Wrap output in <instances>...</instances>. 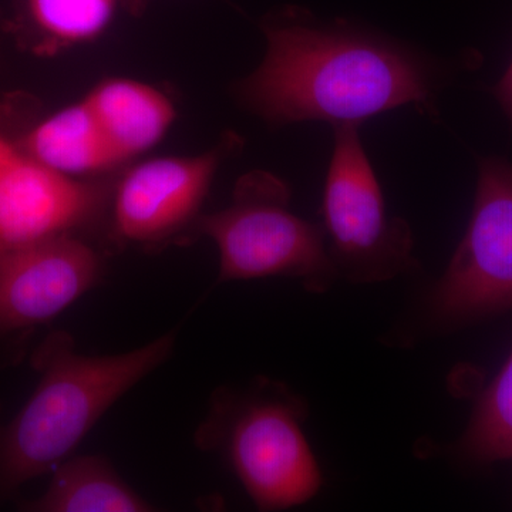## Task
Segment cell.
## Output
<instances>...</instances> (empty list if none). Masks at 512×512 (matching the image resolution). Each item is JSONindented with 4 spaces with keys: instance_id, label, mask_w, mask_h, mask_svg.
<instances>
[{
    "instance_id": "1",
    "label": "cell",
    "mask_w": 512,
    "mask_h": 512,
    "mask_svg": "<svg viewBox=\"0 0 512 512\" xmlns=\"http://www.w3.org/2000/svg\"><path fill=\"white\" fill-rule=\"evenodd\" d=\"M266 53L235 87L239 103L272 126L332 127L402 107L431 120L454 69L426 50L346 19L322 20L288 6L262 20Z\"/></svg>"
},
{
    "instance_id": "2",
    "label": "cell",
    "mask_w": 512,
    "mask_h": 512,
    "mask_svg": "<svg viewBox=\"0 0 512 512\" xmlns=\"http://www.w3.org/2000/svg\"><path fill=\"white\" fill-rule=\"evenodd\" d=\"M174 342L170 333L121 355L84 356L67 333L50 335L33 360L40 373L35 392L0 423V491L55 470L117 400L163 365Z\"/></svg>"
},
{
    "instance_id": "3",
    "label": "cell",
    "mask_w": 512,
    "mask_h": 512,
    "mask_svg": "<svg viewBox=\"0 0 512 512\" xmlns=\"http://www.w3.org/2000/svg\"><path fill=\"white\" fill-rule=\"evenodd\" d=\"M306 414L301 397L261 379L247 389L217 392L197 441L228 461L258 510H288L311 501L322 487L302 430Z\"/></svg>"
},
{
    "instance_id": "4",
    "label": "cell",
    "mask_w": 512,
    "mask_h": 512,
    "mask_svg": "<svg viewBox=\"0 0 512 512\" xmlns=\"http://www.w3.org/2000/svg\"><path fill=\"white\" fill-rule=\"evenodd\" d=\"M291 188L266 171L238 181L231 204L201 215L194 234L215 242L220 251L218 282L285 276L308 292L329 291L339 279L322 224L291 211Z\"/></svg>"
},
{
    "instance_id": "5",
    "label": "cell",
    "mask_w": 512,
    "mask_h": 512,
    "mask_svg": "<svg viewBox=\"0 0 512 512\" xmlns=\"http://www.w3.org/2000/svg\"><path fill=\"white\" fill-rule=\"evenodd\" d=\"M322 217L339 278L373 284L416 268L412 228L387 212L382 187L355 124L333 127Z\"/></svg>"
},
{
    "instance_id": "6",
    "label": "cell",
    "mask_w": 512,
    "mask_h": 512,
    "mask_svg": "<svg viewBox=\"0 0 512 512\" xmlns=\"http://www.w3.org/2000/svg\"><path fill=\"white\" fill-rule=\"evenodd\" d=\"M444 326H460L512 309V164H478L470 224L431 296Z\"/></svg>"
},
{
    "instance_id": "7",
    "label": "cell",
    "mask_w": 512,
    "mask_h": 512,
    "mask_svg": "<svg viewBox=\"0 0 512 512\" xmlns=\"http://www.w3.org/2000/svg\"><path fill=\"white\" fill-rule=\"evenodd\" d=\"M241 140L192 157H161L136 165L113 188L111 227L124 242L158 245L192 231L218 168Z\"/></svg>"
},
{
    "instance_id": "8",
    "label": "cell",
    "mask_w": 512,
    "mask_h": 512,
    "mask_svg": "<svg viewBox=\"0 0 512 512\" xmlns=\"http://www.w3.org/2000/svg\"><path fill=\"white\" fill-rule=\"evenodd\" d=\"M107 184L70 177L16 151L0 170V252L76 235L111 204Z\"/></svg>"
},
{
    "instance_id": "9",
    "label": "cell",
    "mask_w": 512,
    "mask_h": 512,
    "mask_svg": "<svg viewBox=\"0 0 512 512\" xmlns=\"http://www.w3.org/2000/svg\"><path fill=\"white\" fill-rule=\"evenodd\" d=\"M99 252L77 235L0 252V335L56 318L99 284Z\"/></svg>"
},
{
    "instance_id": "10",
    "label": "cell",
    "mask_w": 512,
    "mask_h": 512,
    "mask_svg": "<svg viewBox=\"0 0 512 512\" xmlns=\"http://www.w3.org/2000/svg\"><path fill=\"white\" fill-rule=\"evenodd\" d=\"M84 101L123 163L156 146L175 120L173 101L137 80H104Z\"/></svg>"
},
{
    "instance_id": "11",
    "label": "cell",
    "mask_w": 512,
    "mask_h": 512,
    "mask_svg": "<svg viewBox=\"0 0 512 512\" xmlns=\"http://www.w3.org/2000/svg\"><path fill=\"white\" fill-rule=\"evenodd\" d=\"M15 146L37 163L76 178L123 164L84 99L47 117Z\"/></svg>"
},
{
    "instance_id": "12",
    "label": "cell",
    "mask_w": 512,
    "mask_h": 512,
    "mask_svg": "<svg viewBox=\"0 0 512 512\" xmlns=\"http://www.w3.org/2000/svg\"><path fill=\"white\" fill-rule=\"evenodd\" d=\"M39 512H146L153 511L141 495L121 480L109 461L84 456L63 461L55 468L46 493L28 505Z\"/></svg>"
},
{
    "instance_id": "13",
    "label": "cell",
    "mask_w": 512,
    "mask_h": 512,
    "mask_svg": "<svg viewBox=\"0 0 512 512\" xmlns=\"http://www.w3.org/2000/svg\"><path fill=\"white\" fill-rule=\"evenodd\" d=\"M458 453L478 464L512 460V352L481 394Z\"/></svg>"
},
{
    "instance_id": "14",
    "label": "cell",
    "mask_w": 512,
    "mask_h": 512,
    "mask_svg": "<svg viewBox=\"0 0 512 512\" xmlns=\"http://www.w3.org/2000/svg\"><path fill=\"white\" fill-rule=\"evenodd\" d=\"M30 25L52 49L90 42L110 25L123 0H23Z\"/></svg>"
},
{
    "instance_id": "15",
    "label": "cell",
    "mask_w": 512,
    "mask_h": 512,
    "mask_svg": "<svg viewBox=\"0 0 512 512\" xmlns=\"http://www.w3.org/2000/svg\"><path fill=\"white\" fill-rule=\"evenodd\" d=\"M495 97L500 103L501 109L512 121V62L505 72L503 79L498 82L494 89Z\"/></svg>"
},
{
    "instance_id": "16",
    "label": "cell",
    "mask_w": 512,
    "mask_h": 512,
    "mask_svg": "<svg viewBox=\"0 0 512 512\" xmlns=\"http://www.w3.org/2000/svg\"><path fill=\"white\" fill-rule=\"evenodd\" d=\"M16 151H18V148H16L15 144L0 136V170H2L3 165L8 163L10 158L15 156Z\"/></svg>"
},
{
    "instance_id": "17",
    "label": "cell",
    "mask_w": 512,
    "mask_h": 512,
    "mask_svg": "<svg viewBox=\"0 0 512 512\" xmlns=\"http://www.w3.org/2000/svg\"><path fill=\"white\" fill-rule=\"evenodd\" d=\"M123 3H126L127 8L133 10V12H138L143 8L144 0H123Z\"/></svg>"
}]
</instances>
